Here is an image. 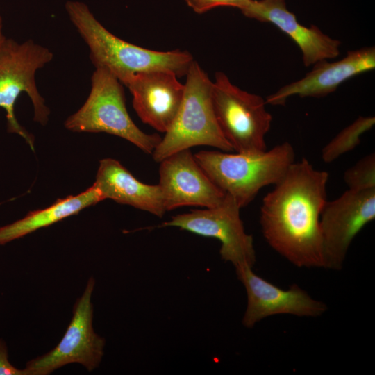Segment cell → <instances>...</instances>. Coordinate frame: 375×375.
Here are the masks:
<instances>
[{
	"instance_id": "cell-1",
	"label": "cell",
	"mask_w": 375,
	"mask_h": 375,
	"mask_svg": "<svg viewBox=\"0 0 375 375\" xmlns=\"http://www.w3.org/2000/svg\"><path fill=\"white\" fill-rule=\"evenodd\" d=\"M328 173L294 162L263 198L260 224L268 244L298 267L324 268L320 217Z\"/></svg>"
},
{
	"instance_id": "cell-2",
	"label": "cell",
	"mask_w": 375,
	"mask_h": 375,
	"mask_svg": "<svg viewBox=\"0 0 375 375\" xmlns=\"http://www.w3.org/2000/svg\"><path fill=\"white\" fill-rule=\"evenodd\" d=\"M65 9L70 21L88 45L90 59L96 67H104L126 86L135 74L156 70L185 76L194 61L188 51H158L123 40L106 29L86 4L69 1Z\"/></svg>"
},
{
	"instance_id": "cell-3",
	"label": "cell",
	"mask_w": 375,
	"mask_h": 375,
	"mask_svg": "<svg viewBox=\"0 0 375 375\" xmlns=\"http://www.w3.org/2000/svg\"><path fill=\"white\" fill-rule=\"evenodd\" d=\"M194 155L210 179L241 208L262 188L278 183L295 162L294 147L288 142L256 153L201 151Z\"/></svg>"
},
{
	"instance_id": "cell-4",
	"label": "cell",
	"mask_w": 375,
	"mask_h": 375,
	"mask_svg": "<svg viewBox=\"0 0 375 375\" xmlns=\"http://www.w3.org/2000/svg\"><path fill=\"white\" fill-rule=\"evenodd\" d=\"M185 76L178 112L151 154L155 162H160L176 152L195 146L212 147L225 152L233 151L217 121L212 103L213 82L194 60Z\"/></svg>"
},
{
	"instance_id": "cell-5",
	"label": "cell",
	"mask_w": 375,
	"mask_h": 375,
	"mask_svg": "<svg viewBox=\"0 0 375 375\" xmlns=\"http://www.w3.org/2000/svg\"><path fill=\"white\" fill-rule=\"evenodd\" d=\"M122 83L108 69L96 67L90 94L83 106L65 121L72 132L106 133L122 138L152 154L161 138L140 130L131 118Z\"/></svg>"
},
{
	"instance_id": "cell-6",
	"label": "cell",
	"mask_w": 375,
	"mask_h": 375,
	"mask_svg": "<svg viewBox=\"0 0 375 375\" xmlns=\"http://www.w3.org/2000/svg\"><path fill=\"white\" fill-rule=\"evenodd\" d=\"M52 51L32 40L19 42L6 38L0 47V107L6 113L7 131L25 140L34 151V138L18 122L15 113L17 98L25 92L33 106V120L42 126L49 121V108L40 94L36 72L50 62Z\"/></svg>"
},
{
	"instance_id": "cell-7",
	"label": "cell",
	"mask_w": 375,
	"mask_h": 375,
	"mask_svg": "<svg viewBox=\"0 0 375 375\" xmlns=\"http://www.w3.org/2000/svg\"><path fill=\"white\" fill-rule=\"evenodd\" d=\"M212 103L219 126L233 151L256 153L267 149L265 138L272 117L260 96L241 90L219 72L213 82Z\"/></svg>"
},
{
	"instance_id": "cell-8",
	"label": "cell",
	"mask_w": 375,
	"mask_h": 375,
	"mask_svg": "<svg viewBox=\"0 0 375 375\" xmlns=\"http://www.w3.org/2000/svg\"><path fill=\"white\" fill-rule=\"evenodd\" d=\"M94 285V278L90 277L74 304L72 319L63 337L53 349L26 362L27 375H49L71 363L81 364L88 372L99 366L106 340L94 332L92 326L91 299Z\"/></svg>"
},
{
	"instance_id": "cell-9",
	"label": "cell",
	"mask_w": 375,
	"mask_h": 375,
	"mask_svg": "<svg viewBox=\"0 0 375 375\" xmlns=\"http://www.w3.org/2000/svg\"><path fill=\"white\" fill-rule=\"evenodd\" d=\"M240 209L235 200L226 194L219 205L175 215L159 227H177L217 239L221 243L219 254L223 260L231 262L235 267L240 265L253 267L256 261L253 240L245 231Z\"/></svg>"
},
{
	"instance_id": "cell-10",
	"label": "cell",
	"mask_w": 375,
	"mask_h": 375,
	"mask_svg": "<svg viewBox=\"0 0 375 375\" xmlns=\"http://www.w3.org/2000/svg\"><path fill=\"white\" fill-rule=\"evenodd\" d=\"M374 218L375 189L347 190L327 201L320 217L324 268L341 269L353 240Z\"/></svg>"
},
{
	"instance_id": "cell-11",
	"label": "cell",
	"mask_w": 375,
	"mask_h": 375,
	"mask_svg": "<svg viewBox=\"0 0 375 375\" xmlns=\"http://www.w3.org/2000/svg\"><path fill=\"white\" fill-rule=\"evenodd\" d=\"M235 269L247 292V304L242 321L246 328H251L272 315L316 317L327 310L324 303L312 298L296 284L283 290L256 274L248 265H240Z\"/></svg>"
},
{
	"instance_id": "cell-12",
	"label": "cell",
	"mask_w": 375,
	"mask_h": 375,
	"mask_svg": "<svg viewBox=\"0 0 375 375\" xmlns=\"http://www.w3.org/2000/svg\"><path fill=\"white\" fill-rule=\"evenodd\" d=\"M159 183L166 211L183 206L211 208L226 194L207 176L190 149L176 152L160 162Z\"/></svg>"
},
{
	"instance_id": "cell-13",
	"label": "cell",
	"mask_w": 375,
	"mask_h": 375,
	"mask_svg": "<svg viewBox=\"0 0 375 375\" xmlns=\"http://www.w3.org/2000/svg\"><path fill=\"white\" fill-rule=\"evenodd\" d=\"M169 71H150L135 74L126 85L142 122L161 133L169 128L183 101L185 85Z\"/></svg>"
},
{
	"instance_id": "cell-14",
	"label": "cell",
	"mask_w": 375,
	"mask_h": 375,
	"mask_svg": "<svg viewBox=\"0 0 375 375\" xmlns=\"http://www.w3.org/2000/svg\"><path fill=\"white\" fill-rule=\"evenodd\" d=\"M375 68V48L365 47L347 53L346 57L333 62L326 60L314 65L303 78L281 88L266 99V103L283 106L292 95L301 97H323L333 92L349 78Z\"/></svg>"
},
{
	"instance_id": "cell-15",
	"label": "cell",
	"mask_w": 375,
	"mask_h": 375,
	"mask_svg": "<svg viewBox=\"0 0 375 375\" xmlns=\"http://www.w3.org/2000/svg\"><path fill=\"white\" fill-rule=\"evenodd\" d=\"M242 13L247 17L274 24L291 38L300 48L306 67L337 57L340 41L323 33L317 26L306 27L290 12L285 0H253Z\"/></svg>"
},
{
	"instance_id": "cell-16",
	"label": "cell",
	"mask_w": 375,
	"mask_h": 375,
	"mask_svg": "<svg viewBox=\"0 0 375 375\" xmlns=\"http://www.w3.org/2000/svg\"><path fill=\"white\" fill-rule=\"evenodd\" d=\"M93 184L100 190L104 200L112 199L158 217L166 212L159 185L140 181L115 159L108 158L99 161Z\"/></svg>"
},
{
	"instance_id": "cell-17",
	"label": "cell",
	"mask_w": 375,
	"mask_h": 375,
	"mask_svg": "<svg viewBox=\"0 0 375 375\" xmlns=\"http://www.w3.org/2000/svg\"><path fill=\"white\" fill-rule=\"evenodd\" d=\"M103 200L100 190L94 184L76 195L58 199L45 208L31 211L22 219L0 226V245L76 215L84 208Z\"/></svg>"
},
{
	"instance_id": "cell-18",
	"label": "cell",
	"mask_w": 375,
	"mask_h": 375,
	"mask_svg": "<svg viewBox=\"0 0 375 375\" xmlns=\"http://www.w3.org/2000/svg\"><path fill=\"white\" fill-rule=\"evenodd\" d=\"M374 124V117H358L323 147L321 153L322 160L326 163L332 162L355 149L360 143L361 135L370 130Z\"/></svg>"
},
{
	"instance_id": "cell-19",
	"label": "cell",
	"mask_w": 375,
	"mask_h": 375,
	"mask_svg": "<svg viewBox=\"0 0 375 375\" xmlns=\"http://www.w3.org/2000/svg\"><path fill=\"white\" fill-rule=\"evenodd\" d=\"M348 190L364 191L375 189V154L369 153L347 169L343 176Z\"/></svg>"
},
{
	"instance_id": "cell-20",
	"label": "cell",
	"mask_w": 375,
	"mask_h": 375,
	"mask_svg": "<svg viewBox=\"0 0 375 375\" xmlns=\"http://www.w3.org/2000/svg\"><path fill=\"white\" fill-rule=\"evenodd\" d=\"M253 0H185L187 4L197 13H203L218 6H232L241 10H247Z\"/></svg>"
},
{
	"instance_id": "cell-21",
	"label": "cell",
	"mask_w": 375,
	"mask_h": 375,
	"mask_svg": "<svg viewBox=\"0 0 375 375\" xmlns=\"http://www.w3.org/2000/svg\"><path fill=\"white\" fill-rule=\"evenodd\" d=\"M0 375H27L25 369H18L11 364L8 347L3 339H0Z\"/></svg>"
},
{
	"instance_id": "cell-22",
	"label": "cell",
	"mask_w": 375,
	"mask_h": 375,
	"mask_svg": "<svg viewBox=\"0 0 375 375\" xmlns=\"http://www.w3.org/2000/svg\"><path fill=\"white\" fill-rule=\"evenodd\" d=\"M3 19L0 13V47L7 38L3 34Z\"/></svg>"
}]
</instances>
